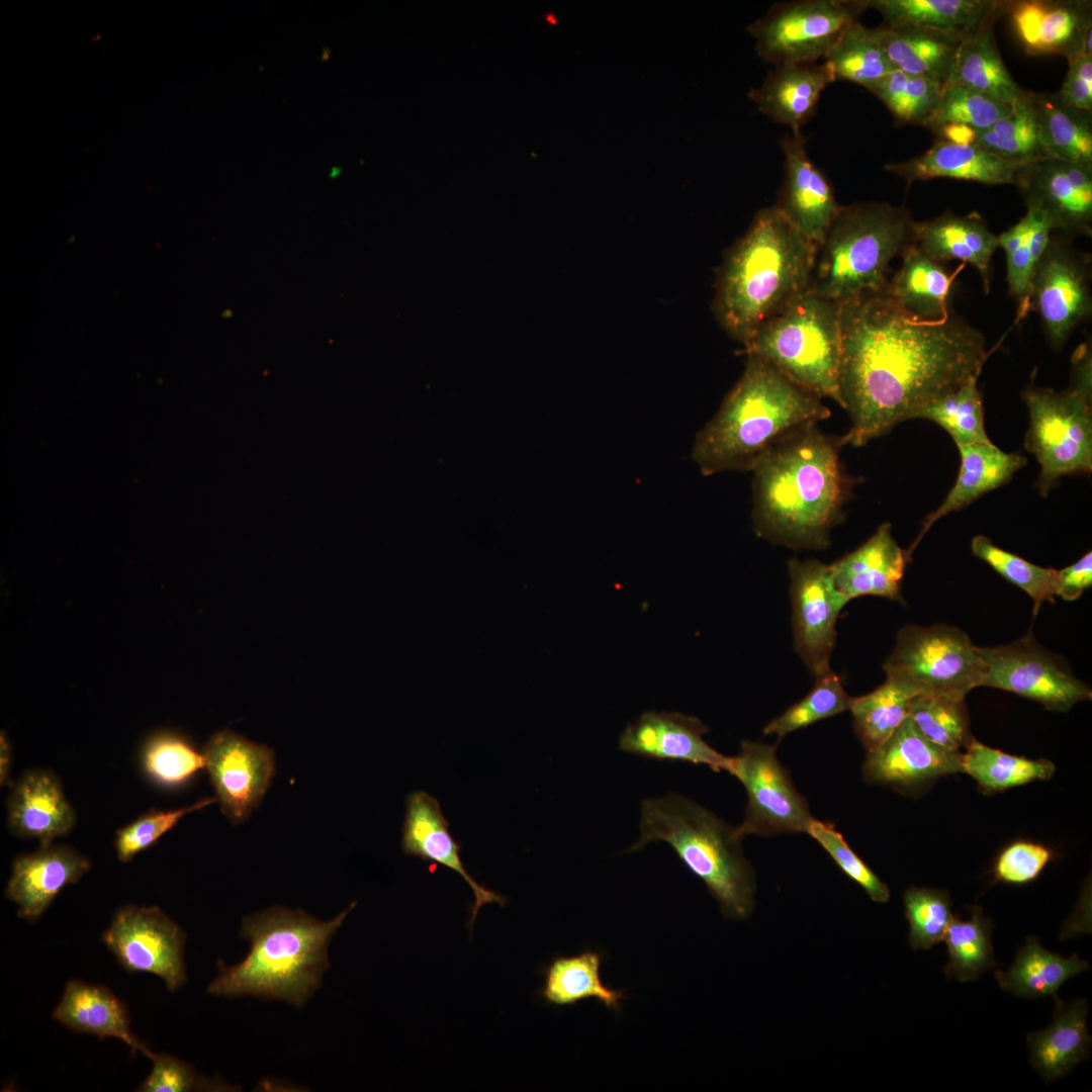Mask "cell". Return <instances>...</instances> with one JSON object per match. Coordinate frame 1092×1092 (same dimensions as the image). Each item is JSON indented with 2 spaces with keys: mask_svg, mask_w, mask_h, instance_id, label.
Wrapping results in <instances>:
<instances>
[{
  "mask_svg": "<svg viewBox=\"0 0 1092 1092\" xmlns=\"http://www.w3.org/2000/svg\"><path fill=\"white\" fill-rule=\"evenodd\" d=\"M9 788L7 824L15 836L46 845L74 829L76 811L54 771L28 769Z\"/></svg>",
  "mask_w": 1092,
  "mask_h": 1092,
  "instance_id": "cell-25",
  "label": "cell"
},
{
  "mask_svg": "<svg viewBox=\"0 0 1092 1092\" xmlns=\"http://www.w3.org/2000/svg\"><path fill=\"white\" fill-rule=\"evenodd\" d=\"M1014 185L1027 209L1048 216L1053 232L1091 235L1092 166L1044 158L1021 165Z\"/></svg>",
  "mask_w": 1092,
  "mask_h": 1092,
  "instance_id": "cell-18",
  "label": "cell"
},
{
  "mask_svg": "<svg viewBox=\"0 0 1092 1092\" xmlns=\"http://www.w3.org/2000/svg\"><path fill=\"white\" fill-rule=\"evenodd\" d=\"M602 959L600 952L590 950L555 958L544 969L543 999L552 1005L566 1006L594 998L608 1009L618 1011L626 996L601 980Z\"/></svg>",
  "mask_w": 1092,
  "mask_h": 1092,
  "instance_id": "cell-40",
  "label": "cell"
},
{
  "mask_svg": "<svg viewBox=\"0 0 1092 1092\" xmlns=\"http://www.w3.org/2000/svg\"><path fill=\"white\" fill-rule=\"evenodd\" d=\"M917 695L910 686L886 676L885 682L873 692L851 699L853 728L867 752L882 745L909 717Z\"/></svg>",
  "mask_w": 1092,
  "mask_h": 1092,
  "instance_id": "cell-41",
  "label": "cell"
},
{
  "mask_svg": "<svg viewBox=\"0 0 1092 1092\" xmlns=\"http://www.w3.org/2000/svg\"><path fill=\"white\" fill-rule=\"evenodd\" d=\"M817 251L776 205L760 209L719 272L714 311L727 334L744 346L807 291Z\"/></svg>",
  "mask_w": 1092,
  "mask_h": 1092,
  "instance_id": "cell-3",
  "label": "cell"
},
{
  "mask_svg": "<svg viewBox=\"0 0 1092 1092\" xmlns=\"http://www.w3.org/2000/svg\"><path fill=\"white\" fill-rule=\"evenodd\" d=\"M851 699L839 677L830 669L816 677L814 688L805 698L765 725L763 733L783 738L793 731L849 710Z\"/></svg>",
  "mask_w": 1092,
  "mask_h": 1092,
  "instance_id": "cell-51",
  "label": "cell"
},
{
  "mask_svg": "<svg viewBox=\"0 0 1092 1092\" xmlns=\"http://www.w3.org/2000/svg\"><path fill=\"white\" fill-rule=\"evenodd\" d=\"M1012 107L966 85L948 82L942 87L926 127L945 141L972 144L978 132L989 128Z\"/></svg>",
  "mask_w": 1092,
  "mask_h": 1092,
  "instance_id": "cell-38",
  "label": "cell"
},
{
  "mask_svg": "<svg viewBox=\"0 0 1092 1092\" xmlns=\"http://www.w3.org/2000/svg\"><path fill=\"white\" fill-rule=\"evenodd\" d=\"M977 650L984 663L980 687L1011 692L1058 712L1092 698L1090 687L1061 656L1040 646L1031 632L1010 644Z\"/></svg>",
  "mask_w": 1092,
  "mask_h": 1092,
  "instance_id": "cell-13",
  "label": "cell"
},
{
  "mask_svg": "<svg viewBox=\"0 0 1092 1092\" xmlns=\"http://www.w3.org/2000/svg\"><path fill=\"white\" fill-rule=\"evenodd\" d=\"M1090 261L1064 239L1051 237L1030 284L1028 308L1038 312L1048 338L1061 348L1092 311Z\"/></svg>",
  "mask_w": 1092,
  "mask_h": 1092,
  "instance_id": "cell-15",
  "label": "cell"
},
{
  "mask_svg": "<svg viewBox=\"0 0 1092 1092\" xmlns=\"http://www.w3.org/2000/svg\"><path fill=\"white\" fill-rule=\"evenodd\" d=\"M401 846L405 854L442 864L460 875L471 888L474 902L470 906L471 929L481 906L496 903L505 906L507 899L479 885L466 871L460 857V844L449 832L439 801L424 791L412 792L405 800Z\"/></svg>",
  "mask_w": 1092,
  "mask_h": 1092,
  "instance_id": "cell-24",
  "label": "cell"
},
{
  "mask_svg": "<svg viewBox=\"0 0 1092 1092\" xmlns=\"http://www.w3.org/2000/svg\"><path fill=\"white\" fill-rule=\"evenodd\" d=\"M101 938L127 972L156 975L171 992L185 984L186 934L159 907L119 908Z\"/></svg>",
  "mask_w": 1092,
  "mask_h": 1092,
  "instance_id": "cell-14",
  "label": "cell"
},
{
  "mask_svg": "<svg viewBox=\"0 0 1092 1092\" xmlns=\"http://www.w3.org/2000/svg\"><path fill=\"white\" fill-rule=\"evenodd\" d=\"M840 438L809 424L787 434L755 463L752 520L757 535L792 548L823 549L841 519L851 478Z\"/></svg>",
  "mask_w": 1092,
  "mask_h": 1092,
  "instance_id": "cell-2",
  "label": "cell"
},
{
  "mask_svg": "<svg viewBox=\"0 0 1092 1092\" xmlns=\"http://www.w3.org/2000/svg\"><path fill=\"white\" fill-rule=\"evenodd\" d=\"M1092 585V552L1089 551L1073 564L1058 570L1057 597L1076 601Z\"/></svg>",
  "mask_w": 1092,
  "mask_h": 1092,
  "instance_id": "cell-59",
  "label": "cell"
},
{
  "mask_svg": "<svg viewBox=\"0 0 1092 1092\" xmlns=\"http://www.w3.org/2000/svg\"><path fill=\"white\" fill-rule=\"evenodd\" d=\"M835 81L828 66L821 64H783L775 66L760 86L750 89L749 99L756 108L791 132L801 133L802 126L816 111L824 89Z\"/></svg>",
  "mask_w": 1092,
  "mask_h": 1092,
  "instance_id": "cell-27",
  "label": "cell"
},
{
  "mask_svg": "<svg viewBox=\"0 0 1092 1092\" xmlns=\"http://www.w3.org/2000/svg\"><path fill=\"white\" fill-rule=\"evenodd\" d=\"M1006 4L998 2L980 25L963 38L946 83H960L1014 105L1027 91L1010 75L993 37L994 20L1005 10Z\"/></svg>",
  "mask_w": 1092,
  "mask_h": 1092,
  "instance_id": "cell-33",
  "label": "cell"
},
{
  "mask_svg": "<svg viewBox=\"0 0 1092 1092\" xmlns=\"http://www.w3.org/2000/svg\"><path fill=\"white\" fill-rule=\"evenodd\" d=\"M1022 398L1029 414L1024 446L1040 466L1035 486L1048 496L1062 476L1092 470V391L1028 386Z\"/></svg>",
  "mask_w": 1092,
  "mask_h": 1092,
  "instance_id": "cell-9",
  "label": "cell"
},
{
  "mask_svg": "<svg viewBox=\"0 0 1092 1092\" xmlns=\"http://www.w3.org/2000/svg\"><path fill=\"white\" fill-rule=\"evenodd\" d=\"M835 81L843 80L869 89L896 70L878 37L877 27L859 20L852 23L823 59Z\"/></svg>",
  "mask_w": 1092,
  "mask_h": 1092,
  "instance_id": "cell-42",
  "label": "cell"
},
{
  "mask_svg": "<svg viewBox=\"0 0 1092 1092\" xmlns=\"http://www.w3.org/2000/svg\"><path fill=\"white\" fill-rule=\"evenodd\" d=\"M153 1063L149 1076L135 1089L141 1092H188L203 1088H215L201 1078L193 1067L175 1057L152 1054Z\"/></svg>",
  "mask_w": 1092,
  "mask_h": 1092,
  "instance_id": "cell-57",
  "label": "cell"
},
{
  "mask_svg": "<svg viewBox=\"0 0 1092 1092\" xmlns=\"http://www.w3.org/2000/svg\"><path fill=\"white\" fill-rule=\"evenodd\" d=\"M909 717L926 739L943 748L961 751L975 739L965 697L919 694L911 703Z\"/></svg>",
  "mask_w": 1092,
  "mask_h": 1092,
  "instance_id": "cell-46",
  "label": "cell"
},
{
  "mask_svg": "<svg viewBox=\"0 0 1092 1092\" xmlns=\"http://www.w3.org/2000/svg\"><path fill=\"white\" fill-rule=\"evenodd\" d=\"M1028 218L1026 214L1014 225L1001 234L998 247L1006 257V279L1009 293L1019 301L1021 310L1028 309V298L1035 265L1030 259L1026 245Z\"/></svg>",
  "mask_w": 1092,
  "mask_h": 1092,
  "instance_id": "cell-55",
  "label": "cell"
},
{
  "mask_svg": "<svg viewBox=\"0 0 1092 1092\" xmlns=\"http://www.w3.org/2000/svg\"><path fill=\"white\" fill-rule=\"evenodd\" d=\"M884 670L919 694L966 697L981 686L984 663L977 646L958 627L909 624L899 631Z\"/></svg>",
  "mask_w": 1092,
  "mask_h": 1092,
  "instance_id": "cell-10",
  "label": "cell"
},
{
  "mask_svg": "<svg viewBox=\"0 0 1092 1092\" xmlns=\"http://www.w3.org/2000/svg\"><path fill=\"white\" fill-rule=\"evenodd\" d=\"M1053 858L1048 847L1027 841L1008 845L998 855L993 875L996 881L1024 885L1034 881Z\"/></svg>",
  "mask_w": 1092,
  "mask_h": 1092,
  "instance_id": "cell-56",
  "label": "cell"
},
{
  "mask_svg": "<svg viewBox=\"0 0 1092 1092\" xmlns=\"http://www.w3.org/2000/svg\"><path fill=\"white\" fill-rule=\"evenodd\" d=\"M355 905L330 921L281 906L246 917L240 933L250 943L248 954L231 967L218 961V975L207 993L281 1000L302 1008L321 987L330 968V942Z\"/></svg>",
  "mask_w": 1092,
  "mask_h": 1092,
  "instance_id": "cell-5",
  "label": "cell"
},
{
  "mask_svg": "<svg viewBox=\"0 0 1092 1092\" xmlns=\"http://www.w3.org/2000/svg\"><path fill=\"white\" fill-rule=\"evenodd\" d=\"M910 560L892 535L890 523H883L862 545L829 565L836 588L848 601L878 596L902 601L901 580Z\"/></svg>",
  "mask_w": 1092,
  "mask_h": 1092,
  "instance_id": "cell-26",
  "label": "cell"
},
{
  "mask_svg": "<svg viewBox=\"0 0 1092 1092\" xmlns=\"http://www.w3.org/2000/svg\"><path fill=\"white\" fill-rule=\"evenodd\" d=\"M784 154V181L775 204L787 219L817 248L841 205L825 174L806 151L803 133H786L780 141Z\"/></svg>",
  "mask_w": 1092,
  "mask_h": 1092,
  "instance_id": "cell-19",
  "label": "cell"
},
{
  "mask_svg": "<svg viewBox=\"0 0 1092 1092\" xmlns=\"http://www.w3.org/2000/svg\"><path fill=\"white\" fill-rule=\"evenodd\" d=\"M215 802V797L204 798L190 806L170 810H150L142 814L116 831L114 847L117 858L122 862L130 861L138 853L174 828L185 815Z\"/></svg>",
  "mask_w": 1092,
  "mask_h": 1092,
  "instance_id": "cell-53",
  "label": "cell"
},
{
  "mask_svg": "<svg viewBox=\"0 0 1092 1092\" xmlns=\"http://www.w3.org/2000/svg\"><path fill=\"white\" fill-rule=\"evenodd\" d=\"M1088 969V963L1078 956L1061 957L1045 949L1037 937L1028 936L1010 968L997 970L995 977L1001 989L1018 997L1056 998L1057 991L1067 980Z\"/></svg>",
  "mask_w": 1092,
  "mask_h": 1092,
  "instance_id": "cell-37",
  "label": "cell"
},
{
  "mask_svg": "<svg viewBox=\"0 0 1092 1092\" xmlns=\"http://www.w3.org/2000/svg\"><path fill=\"white\" fill-rule=\"evenodd\" d=\"M146 775L157 785L176 789L189 784L205 769L203 751L174 734H161L148 742L142 754Z\"/></svg>",
  "mask_w": 1092,
  "mask_h": 1092,
  "instance_id": "cell-50",
  "label": "cell"
},
{
  "mask_svg": "<svg viewBox=\"0 0 1092 1092\" xmlns=\"http://www.w3.org/2000/svg\"><path fill=\"white\" fill-rule=\"evenodd\" d=\"M943 83L894 70L869 89L891 112L896 123L926 126Z\"/></svg>",
  "mask_w": 1092,
  "mask_h": 1092,
  "instance_id": "cell-48",
  "label": "cell"
},
{
  "mask_svg": "<svg viewBox=\"0 0 1092 1092\" xmlns=\"http://www.w3.org/2000/svg\"><path fill=\"white\" fill-rule=\"evenodd\" d=\"M914 225L900 206L841 205L818 248L810 289L838 303L885 290L891 261L914 243Z\"/></svg>",
  "mask_w": 1092,
  "mask_h": 1092,
  "instance_id": "cell-7",
  "label": "cell"
},
{
  "mask_svg": "<svg viewBox=\"0 0 1092 1092\" xmlns=\"http://www.w3.org/2000/svg\"><path fill=\"white\" fill-rule=\"evenodd\" d=\"M89 859L70 845L54 842L12 862L5 895L17 905V916L36 921L68 885L90 871Z\"/></svg>",
  "mask_w": 1092,
  "mask_h": 1092,
  "instance_id": "cell-22",
  "label": "cell"
},
{
  "mask_svg": "<svg viewBox=\"0 0 1092 1092\" xmlns=\"http://www.w3.org/2000/svg\"><path fill=\"white\" fill-rule=\"evenodd\" d=\"M708 727L698 718L676 712H644L619 738L621 750L648 759L707 765L714 771H730L731 757L724 756L703 738Z\"/></svg>",
  "mask_w": 1092,
  "mask_h": 1092,
  "instance_id": "cell-21",
  "label": "cell"
},
{
  "mask_svg": "<svg viewBox=\"0 0 1092 1092\" xmlns=\"http://www.w3.org/2000/svg\"><path fill=\"white\" fill-rule=\"evenodd\" d=\"M13 754L12 746L5 731H1L0 735V785L1 787H10L12 781L10 772L12 768Z\"/></svg>",
  "mask_w": 1092,
  "mask_h": 1092,
  "instance_id": "cell-60",
  "label": "cell"
},
{
  "mask_svg": "<svg viewBox=\"0 0 1092 1092\" xmlns=\"http://www.w3.org/2000/svg\"><path fill=\"white\" fill-rule=\"evenodd\" d=\"M979 376L971 377L956 390L922 407L915 419L940 426L957 447L991 442L985 430L983 396L977 386Z\"/></svg>",
  "mask_w": 1092,
  "mask_h": 1092,
  "instance_id": "cell-47",
  "label": "cell"
},
{
  "mask_svg": "<svg viewBox=\"0 0 1092 1092\" xmlns=\"http://www.w3.org/2000/svg\"><path fill=\"white\" fill-rule=\"evenodd\" d=\"M729 774L747 794L744 819L735 827L741 839L751 834L807 833L815 818L778 759L775 745L743 740L739 753L731 757Z\"/></svg>",
  "mask_w": 1092,
  "mask_h": 1092,
  "instance_id": "cell-12",
  "label": "cell"
},
{
  "mask_svg": "<svg viewBox=\"0 0 1092 1092\" xmlns=\"http://www.w3.org/2000/svg\"><path fill=\"white\" fill-rule=\"evenodd\" d=\"M807 833L826 850L850 880L866 891L871 900L878 903L889 901L890 890L887 884L849 847L832 824L814 819Z\"/></svg>",
  "mask_w": 1092,
  "mask_h": 1092,
  "instance_id": "cell-54",
  "label": "cell"
},
{
  "mask_svg": "<svg viewBox=\"0 0 1092 1092\" xmlns=\"http://www.w3.org/2000/svg\"><path fill=\"white\" fill-rule=\"evenodd\" d=\"M878 37L896 70L945 84L963 36L922 26L877 27Z\"/></svg>",
  "mask_w": 1092,
  "mask_h": 1092,
  "instance_id": "cell-35",
  "label": "cell"
},
{
  "mask_svg": "<svg viewBox=\"0 0 1092 1092\" xmlns=\"http://www.w3.org/2000/svg\"><path fill=\"white\" fill-rule=\"evenodd\" d=\"M788 569L795 650L817 677L830 670L836 620L849 601L836 588L829 565L791 559Z\"/></svg>",
  "mask_w": 1092,
  "mask_h": 1092,
  "instance_id": "cell-16",
  "label": "cell"
},
{
  "mask_svg": "<svg viewBox=\"0 0 1092 1092\" xmlns=\"http://www.w3.org/2000/svg\"><path fill=\"white\" fill-rule=\"evenodd\" d=\"M914 243L937 262L960 260L979 272L986 293L990 290L991 259L998 238L976 213H943L925 221H915Z\"/></svg>",
  "mask_w": 1092,
  "mask_h": 1092,
  "instance_id": "cell-30",
  "label": "cell"
},
{
  "mask_svg": "<svg viewBox=\"0 0 1092 1092\" xmlns=\"http://www.w3.org/2000/svg\"><path fill=\"white\" fill-rule=\"evenodd\" d=\"M958 449L961 466L957 480L941 505L922 523L917 538L907 550L910 558L918 543L935 522L1007 483L1027 463L1024 456L1005 452L992 442L964 445Z\"/></svg>",
  "mask_w": 1092,
  "mask_h": 1092,
  "instance_id": "cell-31",
  "label": "cell"
},
{
  "mask_svg": "<svg viewBox=\"0 0 1092 1092\" xmlns=\"http://www.w3.org/2000/svg\"><path fill=\"white\" fill-rule=\"evenodd\" d=\"M1020 166L973 144L941 140L922 155L886 164L884 168L909 184L918 180L951 178L987 185H1014Z\"/></svg>",
  "mask_w": 1092,
  "mask_h": 1092,
  "instance_id": "cell-28",
  "label": "cell"
},
{
  "mask_svg": "<svg viewBox=\"0 0 1092 1092\" xmlns=\"http://www.w3.org/2000/svg\"><path fill=\"white\" fill-rule=\"evenodd\" d=\"M991 933V921L980 907L972 909L968 920L952 916L943 937L948 957L944 967L946 977L969 982L992 969L997 963Z\"/></svg>",
  "mask_w": 1092,
  "mask_h": 1092,
  "instance_id": "cell-44",
  "label": "cell"
},
{
  "mask_svg": "<svg viewBox=\"0 0 1092 1092\" xmlns=\"http://www.w3.org/2000/svg\"><path fill=\"white\" fill-rule=\"evenodd\" d=\"M962 757V751L926 739L908 717L882 745L868 752L862 772L871 783L908 787L963 772Z\"/></svg>",
  "mask_w": 1092,
  "mask_h": 1092,
  "instance_id": "cell-23",
  "label": "cell"
},
{
  "mask_svg": "<svg viewBox=\"0 0 1092 1092\" xmlns=\"http://www.w3.org/2000/svg\"><path fill=\"white\" fill-rule=\"evenodd\" d=\"M867 9L866 0L779 2L753 21L748 31L765 63L815 64Z\"/></svg>",
  "mask_w": 1092,
  "mask_h": 1092,
  "instance_id": "cell-11",
  "label": "cell"
},
{
  "mask_svg": "<svg viewBox=\"0 0 1092 1092\" xmlns=\"http://www.w3.org/2000/svg\"><path fill=\"white\" fill-rule=\"evenodd\" d=\"M829 417L821 397L747 355L740 378L697 433L692 459L706 476L748 471L787 434Z\"/></svg>",
  "mask_w": 1092,
  "mask_h": 1092,
  "instance_id": "cell-4",
  "label": "cell"
},
{
  "mask_svg": "<svg viewBox=\"0 0 1092 1092\" xmlns=\"http://www.w3.org/2000/svg\"><path fill=\"white\" fill-rule=\"evenodd\" d=\"M1006 8L1028 54L1061 55L1068 62L1092 55L1091 1L1024 0Z\"/></svg>",
  "mask_w": 1092,
  "mask_h": 1092,
  "instance_id": "cell-20",
  "label": "cell"
},
{
  "mask_svg": "<svg viewBox=\"0 0 1092 1092\" xmlns=\"http://www.w3.org/2000/svg\"><path fill=\"white\" fill-rule=\"evenodd\" d=\"M840 406L851 422L841 440L854 447L980 375L991 354L965 320H920L885 290L840 303Z\"/></svg>",
  "mask_w": 1092,
  "mask_h": 1092,
  "instance_id": "cell-1",
  "label": "cell"
},
{
  "mask_svg": "<svg viewBox=\"0 0 1092 1092\" xmlns=\"http://www.w3.org/2000/svg\"><path fill=\"white\" fill-rule=\"evenodd\" d=\"M971 548L974 555L1032 599L1034 616L1044 602H1054L1057 597L1058 570L1033 564L996 546L992 540L982 535L973 538Z\"/></svg>",
  "mask_w": 1092,
  "mask_h": 1092,
  "instance_id": "cell-49",
  "label": "cell"
},
{
  "mask_svg": "<svg viewBox=\"0 0 1092 1092\" xmlns=\"http://www.w3.org/2000/svg\"><path fill=\"white\" fill-rule=\"evenodd\" d=\"M1059 98L1068 106L1091 113L1092 111V55L1079 56L1069 61V70Z\"/></svg>",
  "mask_w": 1092,
  "mask_h": 1092,
  "instance_id": "cell-58",
  "label": "cell"
},
{
  "mask_svg": "<svg viewBox=\"0 0 1092 1092\" xmlns=\"http://www.w3.org/2000/svg\"><path fill=\"white\" fill-rule=\"evenodd\" d=\"M972 144L1002 160L1020 165L1048 158L1040 141L1032 93L1026 92L1009 113L978 132Z\"/></svg>",
  "mask_w": 1092,
  "mask_h": 1092,
  "instance_id": "cell-43",
  "label": "cell"
},
{
  "mask_svg": "<svg viewBox=\"0 0 1092 1092\" xmlns=\"http://www.w3.org/2000/svg\"><path fill=\"white\" fill-rule=\"evenodd\" d=\"M903 901L909 923L908 940L913 949H928L943 940L953 916L945 891L911 887Z\"/></svg>",
  "mask_w": 1092,
  "mask_h": 1092,
  "instance_id": "cell-52",
  "label": "cell"
},
{
  "mask_svg": "<svg viewBox=\"0 0 1092 1092\" xmlns=\"http://www.w3.org/2000/svg\"><path fill=\"white\" fill-rule=\"evenodd\" d=\"M1032 103L1046 157L1092 166L1091 113L1068 106L1058 94L1032 93Z\"/></svg>",
  "mask_w": 1092,
  "mask_h": 1092,
  "instance_id": "cell-39",
  "label": "cell"
},
{
  "mask_svg": "<svg viewBox=\"0 0 1092 1092\" xmlns=\"http://www.w3.org/2000/svg\"><path fill=\"white\" fill-rule=\"evenodd\" d=\"M1054 999L1056 1006L1048 1027L1027 1036L1030 1064L1046 1082L1065 1076L1087 1060L1091 1045L1087 1000L1065 1003L1059 997Z\"/></svg>",
  "mask_w": 1092,
  "mask_h": 1092,
  "instance_id": "cell-32",
  "label": "cell"
},
{
  "mask_svg": "<svg viewBox=\"0 0 1092 1092\" xmlns=\"http://www.w3.org/2000/svg\"><path fill=\"white\" fill-rule=\"evenodd\" d=\"M963 772L988 792L1003 791L1037 780H1048L1055 765L1046 759H1028L991 748L974 739L962 757Z\"/></svg>",
  "mask_w": 1092,
  "mask_h": 1092,
  "instance_id": "cell-45",
  "label": "cell"
},
{
  "mask_svg": "<svg viewBox=\"0 0 1092 1092\" xmlns=\"http://www.w3.org/2000/svg\"><path fill=\"white\" fill-rule=\"evenodd\" d=\"M203 754L221 812L234 824L245 822L260 805L275 775L273 750L231 731L214 733Z\"/></svg>",
  "mask_w": 1092,
  "mask_h": 1092,
  "instance_id": "cell-17",
  "label": "cell"
},
{
  "mask_svg": "<svg viewBox=\"0 0 1092 1092\" xmlns=\"http://www.w3.org/2000/svg\"><path fill=\"white\" fill-rule=\"evenodd\" d=\"M954 275L929 257L915 243L902 253V265L885 289L908 313L924 321H940L951 314L950 291Z\"/></svg>",
  "mask_w": 1092,
  "mask_h": 1092,
  "instance_id": "cell-34",
  "label": "cell"
},
{
  "mask_svg": "<svg viewBox=\"0 0 1092 1092\" xmlns=\"http://www.w3.org/2000/svg\"><path fill=\"white\" fill-rule=\"evenodd\" d=\"M639 839L627 850L667 842L706 885L724 917L746 919L754 907L755 874L735 827L677 794L648 798L640 805Z\"/></svg>",
  "mask_w": 1092,
  "mask_h": 1092,
  "instance_id": "cell-6",
  "label": "cell"
},
{
  "mask_svg": "<svg viewBox=\"0 0 1092 1092\" xmlns=\"http://www.w3.org/2000/svg\"><path fill=\"white\" fill-rule=\"evenodd\" d=\"M886 27L922 26L967 36L998 4L990 0H866Z\"/></svg>",
  "mask_w": 1092,
  "mask_h": 1092,
  "instance_id": "cell-36",
  "label": "cell"
},
{
  "mask_svg": "<svg viewBox=\"0 0 1092 1092\" xmlns=\"http://www.w3.org/2000/svg\"><path fill=\"white\" fill-rule=\"evenodd\" d=\"M744 350L802 388L840 405V303L809 288L765 321Z\"/></svg>",
  "mask_w": 1092,
  "mask_h": 1092,
  "instance_id": "cell-8",
  "label": "cell"
},
{
  "mask_svg": "<svg viewBox=\"0 0 1092 1092\" xmlns=\"http://www.w3.org/2000/svg\"><path fill=\"white\" fill-rule=\"evenodd\" d=\"M53 1018L67 1028L97 1036L114 1037L150 1059L153 1052L130 1029L126 1005L108 988L80 980L66 984Z\"/></svg>",
  "mask_w": 1092,
  "mask_h": 1092,
  "instance_id": "cell-29",
  "label": "cell"
}]
</instances>
